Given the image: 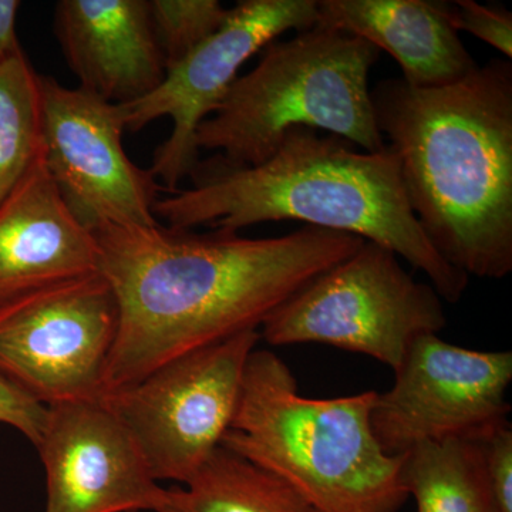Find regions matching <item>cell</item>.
Returning <instances> with one entry per match:
<instances>
[{
    "instance_id": "6da1fadb",
    "label": "cell",
    "mask_w": 512,
    "mask_h": 512,
    "mask_svg": "<svg viewBox=\"0 0 512 512\" xmlns=\"http://www.w3.org/2000/svg\"><path fill=\"white\" fill-rule=\"evenodd\" d=\"M99 272L119 306L103 397L187 355L247 330L313 278L355 254L365 239L305 227L274 238L231 229H93Z\"/></svg>"
},
{
    "instance_id": "7a4b0ae2",
    "label": "cell",
    "mask_w": 512,
    "mask_h": 512,
    "mask_svg": "<svg viewBox=\"0 0 512 512\" xmlns=\"http://www.w3.org/2000/svg\"><path fill=\"white\" fill-rule=\"evenodd\" d=\"M430 244L468 276L512 272V63L493 59L447 86L387 79L370 90Z\"/></svg>"
},
{
    "instance_id": "3957f363",
    "label": "cell",
    "mask_w": 512,
    "mask_h": 512,
    "mask_svg": "<svg viewBox=\"0 0 512 512\" xmlns=\"http://www.w3.org/2000/svg\"><path fill=\"white\" fill-rule=\"evenodd\" d=\"M190 178V188L157 201L154 214L167 227L239 232L264 222H305L390 249L448 303L460 302L470 282L421 231L389 146L367 153L335 134L293 127L262 164L235 167L215 154Z\"/></svg>"
},
{
    "instance_id": "277c9868",
    "label": "cell",
    "mask_w": 512,
    "mask_h": 512,
    "mask_svg": "<svg viewBox=\"0 0 512 512\" xmlns=\"http://www.w3.org/2000/svg\"><path fill=\"white\" fill-rule=\"evenodd\" d=\"M376 394L303 396L281 357L255 349L221 447L284 480L318 512H399L409 500L404 456L387 454L373 433Z\"/></svg>"
},
{
    "instance_id": "5b68a950",
    "label": "cell",
    "mask_w": 512,
    "mask_h": 512,
    "mask_svg": "<svg viewBox=\"0 0 512 512\" xmlns=\"http://www.w3.org/2000/svg\"><path fill=\"white\" fill-rule=\"evenodd\" d=\"M377 59L379 50L366 40L316 25L274 40L198 128L197 146L235 167H254L275 153L291 128L308 127L379 153L387 144L369 86Z\"/></svg>"
},
{
    "instance_id": "8992f818",
    "label": "cell",
    "mask_w": 512,
    "mask_h": 512,
    "mask_svg": "<svg viewBox=\"0 0 512 512\" xmlns=\"http://www.w3.org/2000/svg\"><path fill=\"white\" fill-rule=\"evenodd\" d=\"M443 299L390 249L366 241L286 299L261 326L268 345L319 343L396 370L410 345L446 328Z\"/></svg>"
},
{
    "instance_id": "52a82bcc",
    "label": "cell",
    "mask_w": 512,
    "mask_h": 512,
    "mask_svg": "<svg viewBox=\"0 0 512 512\" xmlns=\"http://www.w3.org/2000/svg\"><path fill=\"white\" fill-rule=\"evenodd\" d=\"M259 340V330L238 333L175 357L103 397L130 431L158 483H188L221 447Z\"/></svg>"
},
{
    "instance_id": "ba28073f",
    "label": "cell",
    "mask_w": 512,
    "mask_h": 512,
    "mask_svg": "<svg viewBox=\"0 0 512 512\" xmlns=\"http://www.w3.org/2000/svg\"><path fill=\"white\" fill-rule=\"evenodd\" d=\"M119 306L100 272L0 306V375L49 407L103 399Z\"/></svg>"
},
{
    "instance_id": "9c48e42d",
    "label": "cell",
    "mask_w": 512,
    "mask_h": 512,
    "mask_svg": "<svg viewBox=\"0 0 512 512\" xmlns=\"http://www.w3.org/2000/svg\"><path fill=\"white\" fill-rule=\"evenodd\" d=\"M389 390L376 394L373 433L390 456L450 439L478 441L508 421L510 350H474L439 333L414 340L394 370Z\"/></svg>"
},
{
    "instance_id": "30bf717a",
    "label": "cell",
    "mask_w": 512,
    "mask_h": 512,
    "mask_svg": "<svg viewBox=\"0 0 512 512\" xmlns=\"http://www.w3.org/2000/svg\"><path fill=\"white\" fill-rule=\"evenodd\" d=\"M316 19L315 0H241L215 35L165 72L154 92L120 106L131 133L160 117L173 121L170 136L156 148L148 168L158 183L177 191L194 173L201 161L198 128L218 109L244 63L288 30L313 28Z\"/></svg>"
},
{
    "instance_id": "8fae6325",
    "label": "cell",
    "mask_w": 512,
    "mask_h": 512,
    "mask_svg": "<svg viewBox=\"0 0 512 512\" xmlns=\"http://www.w3.org/2000/svg\"><path fill=\"white\" fill-rule=\"evenodd\" d=\"M43 164L84 227H153L161 184L123 147V113L82 87L40 74Z\"/></svg>"
},
{
    "instance_id": "7c38bea8",
    "label": "cell",
    "mask_w": 512,
    "mask_h": 512,
    "mask_svg": "<svg viewBox=\"0 0 512 512\" xmlns=\"http://www.w3.org/2000/svg\"><path fill=\"white\" fill-rule=\"evenodd\" d=\"M46 476L45 512H158L165 491L104 399L47 407L36 446Z\"/></svg>"
},
{
    "instance_id": "4fadbf2b",
    "label": "cell",
    "mask_w": 512,
    "mask_h": 512,
    "mask_svg": "<svg viewBox=\"0 0 512 512\" xmlns=\"http://www.w3.org/2000/svg\"><path fill=\"white\" fill-rule=\"evenodd\" d=\"M55 33L79 87L107 103H133L163 83L148 0H60Z\"/></svg>"
},
{
    "instance_id": "5bb4252c",
    "label": "cell",
    "mask_w": 512,
    "mask_h": 512,
    "mask_svg": "<svg viewBox=\"0 0 512 512\" xmlns=\"http://www.w3.org/2000/svg\"><path fill=\"white\" fill-rule=\"evenodd\" d=\"M96 272L93 231L74 217L39 157L0 204V306Z\"/></svg>"
},
{
    "instance_id": "9a60e30c",
    "label": "cell",
    "mask_w": 512,
    "mask_h": 512,
    "mask_svg": "<svg viewBox=\"0 0 512 512\" xmlns=\"http://www.w3.org/2000/svg\"><path fill=\"white\" fill-rule=\"evenodd\" d=\"M316 26L339 30L384 50L417 89L447 86L478 67L461 42L450 2L320 0Z\"/></svg>"
},
{
    "instance_id": "2e32d148",
    "label": "cell",
    "mask_w": 512,
    "mask_h": 512,
    "mask_svg": "<svg viewBox=\"0 0 512 512\" xmlns=\"http://www.w3.org/2000/svg\"><path fill=\"white\" fill-rule=\"evenodd\" d=\"M158 512H318L269 471L218 448L188 483L167 488Z\"/></svg>"
},
{
    "instance_id": "e0dca14e",
    "label": "cell",
    "mask_w": 512,
    "mask_h": 512,
    "mask_svg": "<svg viewBox=\"0 0 512 512\" xmlns=\"http://www.w3.org/2000/svg\"><path fill=\"white\" fill-rule=\"evenodd\" d=\"M403 483L416 512H503L488 484L478 441L414 447L404 454Z\"/></svg>"
},
{
    "instance_id": "ac0fdd59",
    "label": "cell",
    "mask_w": 512,
    "mask_h": 512,
    "mask_svg": "<svg viewBox=\"0 0 512 512\" xmlns=\"http://www.w3.org/2000/svg\"><path fill=\"white\" fill-rule=\"evenodd\" d=\"M42 153L40 74L25 52L0 67V204Z\"/></svg>"
},
{
    "instance_id": "d6986e66",
    "label": "cell",
    "mask_w": 512,
    "mask_h": 512,
    "mask_svg": "<svg viewBox=\"0 0 512 512\" xmlns=\"http://www.w3.org/2000/svg\"><path fill=\"white\" fill-rule=\"evenodd\" d=\"M165 72L221 29L229 9L218 0H148Z\"/></svg>"
},
{
    "instance_id": "ffe728a7",
    "label": "cell",
    "mask_w": 512,
    "mask_h": 512,
    "mask_svg": "<svg viewBox=\"0 0 512 512\" xmlns=\"http://www.w3.org/2000/svg\"><path fill=\"white\" fill-rule=\"evenodd\" d=\"M451 20L457 32H467L481 42L512 57V13L503 6L481 5L476 0L451 2Z\"/></svg>"
},
{
    "instance_id": "44dd1931",
    "label": "cell",
    "mask_w": 512,
    "mask_h": 512,
    "mask_svg": "<svg viewBox=\"0 0 512 512\" xmlns=\"http://www.w3.org/2000/svg\"><path fill=\"white\" fill-rule=\"evenodd\" d=\"M480 443L485 474L501 511L512 512V427L510 421L488 433Z\"/></svg>"
},
{
    "instance_id": "7402d4cb",
    "label": "cell",
    "mask_w": 512,
    "mask_h": 512,
    "mask_svg": "<svg viewBox=\"0 0 512 512\" xmlns=\"http://www.w3.org/2000/svg\"><path fill=\"white\" fill-rule=\"evenodd\" d=\"M47 407L0 375V423L8 424L36 446L45 429Z\"/></svg>"
},
{
    "instance_id": "603a6c76",
    "label": "cell",
    "mask_w": 512,
    "mask_h": 512,
    "mask_svg": "<svg viewBox=\"0 0 512 512\" xmlns=\"http://www.w3.org/2000/svg\"><path fill=\"white\" fill-rule=\"evenodd\" d=\"M19 9L18 0H0V67L8 62L10 57L23 52L16 33Z\"/></svg>"
}]
</instances>
